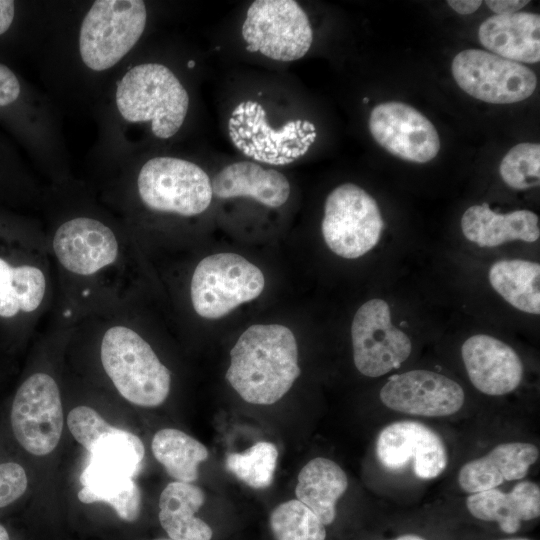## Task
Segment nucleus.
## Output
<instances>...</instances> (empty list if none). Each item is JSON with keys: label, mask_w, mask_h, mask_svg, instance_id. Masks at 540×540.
<instances>
[{"label": "nucleus", "mask_w": 540, "mask_h": 540, "mask_svg": "<svg viewBox=\"0 0 540 540\" xmlns=\"http://www.w3.org/2000/svg\"><path fill=\"white\" fill-rule=\"evenodd\" d=\"M0 126L24 150L47 185L74 177L60 109L47 93L0 59Z\"/></svg>", "instance_id": "6"}, {"label": "nucleus", "mask_w": 540, "mask_h": 540, "mask_svg": "<svg viewBox=\"0 0 540 540\" xmlns=\"http://www.w3.org/2000/svg\"><path fill=\"white\" fill-rule=\"evenodd\" d=\"M394 540H426L424 539L423 537L419 536V535H415V534H406V535H402Z\"/></svg>", "instance_id": "38"}, {"label": "nucleus", "mask_w": 540, "mask_h": 540, "mask_svg": "<svg viewBox=\"0 0 540 540\" xmlns=\"http://www.w3.org/2000/svg\"><path fill=\"white\" fill-rule=\"evenodd\" d=\"M155 540H174V539H171V538H159V539H155Z\"/></svg>", "instance_id": "50"}, {"label": "nucleus", "mask_w": 540, "mask_h": 540, "mask_svg": "<svg viewBox=\"0 0 540 540\" xmlns=\"http://www.w3.org/2000/svg\"><path fill=\"white\" fill-rule=\"evenodd\" d=\"M300 373L293 332L280 324H255L231 349L225 377L244 401L271 405L290 390Z\"/></svg>", "instance_id": "7"}, {"label": "nucleus", "mask_w": 540, "mask_h": 540, "mask_svg": "<svg viewBox=\"0 0 540 540\" xmlns=\"http://www.w3.org/2000/svg\"><path fill=\"white\" fill-rule=\"evenodd\" d=\"M383 227L377 202L363 188L344 183L327 196L321 230L336 255L346 259L363 256L376 246Z\"/></svg>", "instance_id": "9"}, {"label": "nucleus", "mask_w": 540, "mask_h": 540, "mask_svg": "<svg viewBox=\"0 0 540 540\" xmlns=\"http://www.w3.org/2000/svg\"><path fill=\"white\" fill-rule=\"evenodd\" d=\"M466 506L475 518L497 522L503 532L513 534L522 521L539 517L540 488L535 482L521 481L508 493L497 488L474 493L467 497Z\"/></svg>", "instance_id": "22"}, {"label": "nucleus", "mask_w": 540, "mask_h": 540, "mask_svg": "<svg viewBox=\"0 0 540 540\" xmlns=\"http://www.w3.org/2000/svg\"><path fill=\"white\" fill-rule=\"evenodd\" d=\"M47 184L0 131V207L40 213Z\"/></svg>", "instance_id": "24"}, {"label": "nucleus", "mask_w": 540, "mask_h": 540, "mask_svg": "<svg viewBox=\"0 0 540 540\" xmlns=\"http://www.w3.org/2000/svg\"><path fill=\"white\" fill-rule=\"evenodd\" d=\"M368 102H369V98L365 97V98L363 99V103L366 104V103H368Z\"/></svg>", "instance_id": "49"}, {"label": "nucleus", "mask_w": 540, "mask_h": 540, "mask_svg": "<svg viewBox=\"0 0 540 540\" xmlns=\"http://www.w3.org/2000/svg\"><path fill=\"white\" fill-rule=\"evenodd\" d=\"M375 451L378 461L389 470L402 469L412 460L414 474L420 479L436 478L448 463L442 438L418 421H397L384 427Z\"/></svg>", "instance_id": "15"}, {"label": "nucleus", "mask_w": 540, "mask_h": 540, "mask_svg": "<svg viewBox=\"0 0 540 540\" xmlns=\"http://www.w3.org/2000/svg\"><path fill=\"white\" fill-rule=\"evenodd\" d=\"M0 540H10L7 530L1 524H0Z\"/></svg>", "instance_id": "40"}, {"label": "nucleus", "mask_w": 540, "mask_h": 540, "mask_svg": "<svg viewBox=\"0 0 540 540\" xmlns=\"http://www.w3.org/2000/svg\"><path fill=\"white\" fill-rule=\"evenodd\" d=\"M237 131H238V134H239L240 139L246 140L245 126H242V125H241L239 128H237Z\"/></svg>", "instance_id": "41"}, {"label": "nucleus", "mask_w": 540, "mask_h": 540, "mask_svg": "<svg viewBox=\"0 0 540 540\" xmlns=\"http://www.w3.org/2000/svg\"><path fill=\"white\" fill-rule=\"evenodd\" d=\"M67 423L74 439L89 452L103 435L114 428L95 409L84 405L69 412Z\"/></svg>", "instance_id": "34"}, {"label": "nucleus", "mask_w": 540, "mask_h": 540, "mask_svg": "<svg viewBox=\"0 0 540 540\" xmlns=\"http://www.w3.org/2000/svg\"><path fill=\"white\" fill-rule=\"evenodd\" d=\"M148 22L143 0L57 1L32 59L58 108L89 113L139 47Z\"/></svg>", "instance_id": "2"}, {"label": "nucleus", "mask_w": 540, "mask_h": 540, "mask_svg": "<svg viewBox=\"0 0 540 540\" xmlns=\"http://www.w3.org/2000/svg\"><path fill=\"white\" fill-rule=\"evenodd\" d=\"M278 450L275 444L259 441L244 452L230 453L226 457V468L251 488L269 487L277 467Z\"/></svg>", "instance_id": "32"}, {"label": "nucleus", "mask_w": 540, "mask_h": 540, "mask_svg": "<svg viewBox=\"0 0 540 540\" xmlns=\"http://www.w3.org/2000/svg\"><path fill=\"white\" fill-rule=\"evenodd\" d=\"M244 107H245V102H241L240 104H238L232 112V117L235 118L239 115H244Z\"/></svg>", "instance_id": "39"}, {"label": "nucleus", "mask_w": 540, "mask_h": 540, "mask_svg": "<svg viewBox=\"0 0 540 540\" xmlns=\"http://www.w3.org/2000/svg\"><path fill=\"white\" fill-rule=\"evenodd\" d=\"M55 281L41 218L0 207V334L21 341L54 305Z\"/></svg>", "instance_id": "4"}, {"label": "nucleus", "mask_w": 540, "mask_h": 540, "mask_svg": "<svg viewBox=\"0 0 540 540\" xmlns=\"http://www.w3.org/2000/svg\"><path fill=\"white\" fill-rule=\"evenodd\" d=\"M265 285L261 270L235 253H217L198 262L189 281L193 311L204 319L221 318L257 298Z\"/></svg>", "instance_id": "8"}, {"label": "nucleus", "mask_w": 540, "mask_h": 540, "mask_svg": "<svg viewBox=\"0 0 540 540\" xmlns=\"http://www.w3.org/2000/svg\"><path fill=\"white\" fill-rule=\"evenodd\" d=\"M503 540H529L526 538H510V539H503Z\"/></svg>", "instance_id": "48"}, {"label": "nucleus", "mask_w": 540, "mask_h": 540, "mask_svg": "<svg viewBox=\"0 0 540 540\" xmlns=\"http://www.w3.org/2000/svg\"><path fill=\"white\" fill-rule=\"evenodd\" d=\"M529 1L527 0H487L486 4L496 15L510 14L520 11Z\"/></svg>", "instance_id": "36"}, {"label": "nucleus", "mask_w": 540, "mask_h": 540, "mask_svg": "<svg viewBox=\"0 0 540 540\" xmlns=\"http://www.w3.org/2000/svg\"><path fill=\"white\" fill-rule=\"evenodd\" d=\"M461 355L471 383L484 394L511 393L522 381L520 357L495 337L485 334L469 337L462 345Z\"/></svg>", "instance_id": "17"}, {"label": "nucleus", "mask_w": 540, "mask_h": 540, "mask_svg": "<svg viewBox=\"0 0 540 540\" xmlns=\"http://www.w3.org/2000/svg\"><path fill=\"white\" fill-rule=\"evenodd\" d=\"M374 140L390 154L405 161L426 163L440 150L434 125L412 106L389 101L373 108L368 121Z\"/></svg>", "instance_id": "14"}, {"label": "nucleus", "mask_w": 540, "mask_h": 540, "mask_svg": "<svg viewBox=\"0 0 540 540\" xmlns=\"http://www.w3.org/2000/svg\"><path fill=\"white\" fill-rule=\"evenodd\" d=\"M382 403L396 412L444 417L464 404L462 387L445 375L429 370H411L390 377L380 391Z\"/></svg>", "instance_id": "16"}, {"label": "nucleus", "mask_w": 540, "mask_h": 540, "mask_svg": "<svg viewBox=\"0 0 540 540\" xmlns=\"http://www.w3.org/2000/svg\"><path fill=\"white\" fill-rule=\"evenodd\" d=\"M205 502L204 491L191 483L170 482L159 498V521L174 540H211V527L195 513Z\"/></svg>", "instance_id": "25"}, {"label": "nucleus", "mask_w": 540, "mask_h": 540, "mask_svg": "<svg viewBox=\"0 0 540 540\" xmlns=\"http://www.w3.org/2000/svg\"><path fill=\"white\" fill-rule=\"evenodd\" d=\"M144 455L138 436L114 427L94 444L84 469L108 478H133L140 471Z\"/></svg>", "instance_id": "27"}, {"label": "nucleus", "mask_w": 540, "mask_h": 540, "mask_svg": "<svg viewBox=\"0 0 540 540\" xmlns=\"http://www.w3.org/2000/svg\"><path fill=\"white\" fill-rule=\"evenodd\" d=\"M55 297L49 318L74 326L90 316L139 305V243L86 180L47 185L40 211Z\"/></svg>", "instance_id": "1"}, {"label": "nucleus", "mask_w": 540, "mask_h": 540, "mask_svg": "<svg viewBox=\"0 0 540 540\" xmlns=\"http://www.w3.org/2000/svg\"><path fill=\"white\" fill-rule=\"evenodd\" d=\"M27 486L28 478L21 465L15 462L0 464V508L20 498Z\"/></svg>", "instance_id": "35"}, {"label": "nucleus", "mask_w": 540, "mask_h": 540, "mask_svg": "<svg viewBox=\"0 0 540 540\" xmlns=\"http://www.w3.org/2000/svg\"><path fill=\"white\" fill-rule=\"evenodd\" d=\"M11 426L19 444L43 456L58 445L63 430V407L56 378L36 370L19 385L11 407Z\"/></svg>", "instance_id": "11"}, {"label": "nucleus", "mask_w": 540, "mask_h": 540, "mask_svg": "<svg viewBox=\"0 0 540 540\" xmlns=\"http://www.w3.org/2000/svg\"><path fill=\"white\" fill-rule=\"evenodd\" d=\"M140 318L139 305H131L85 318L73 331L96 345L101 370L125 400L156 407L170 393L172 374L146 338Z\"/></svg>", "instance_id": "5"}, {"label": "nucleus", "mask_w": 540, "mask_h": 540, "mask_svg": "<svg viewBox=\"0 0 540 540\" xmlns=\"http://www.w3.org/2000/svg\"><path fill=\"white\" fill-rule=\"evenodd\" d=\"M447 4L461 15L472 14L482 4L480 0H449Z\"/></svg>", "instance_id": "37"}, {"label": "nucleus", "mask_w": 540, "mask_h": 540, "mask_svg": "<svg viewBox=\"0 0 540 540\" xmlns=\"http://www.w3.org/2000/svg\"><path fill=\"white\" fill-rule=\"evenodd\" d=\"M152 452L156 460L176 481L191 483L197 480L198 466L208 456L207 448L185 432L165 428L153 437Z\"/></svg>", "instance_id": "29"}, {"label": "nucleus", "mask_w": 540, "mask_h": 540, "mask_svg": "<svg viewBox=\"0 0 540 540\" xmlns=\"http://www.w3.org/2000/svg\"><path fill=\"white\" fill-rule=\"evenodd\" d=\"M310 146L303 145V147L300 149V155L303 156L309 149Z\"/></svg>", "instance_id": "46"}, {"label": "nucleus", "mask_w": 540, "mask_h": 540, "mask_svg": "<svg viewBox=\"0 0 540 540\" xmlns=\"http://www.w3.org/2000/svg\"><path fill=\"white\" fill-rule=\"evenodd\" d=\"M82 489L78 499L85 504L104 502L126 522L138 519L141 510V493L133 480H80Z\"/></svg>", "instance_id": "30"}, {"label": "nucleus", "mask_w": 540, "mask_h": 540, "mask_svg": "<svg viewBox=\"0 0 540 540\" xmlns=\"http://www.w3.org/2000/svg\"><path fill=\"white\" fill-rule=\"evenodd\" d=\"M306 136L308 138V142L312 144L315 141L317 134L316 132H309V133H306Z\"/></svg>", "instance_id": "42"}, {"label": "nucleus", "mask_w": 540, "mask_h": 540, "mask_svg": "<svg viewBox=\"0 0 540 540\" xmlns=\"http://www.w3.org/2000/svg\"><path fill=\"white\" fill-rule=\"evenodd\" d=\"M309 121H302L301 129L304 133H309Z\"/></svg>", "instance_id": "43"}, {"label": "nucleus", "mask_w": 540, "mask_h": 540, "mask_svg": "<svg viewBox=\"0 0 540 540\" xmlns=\"http://www.w3.org/2000/svg\"><path fill=\"white\" fill-rule=\"evenodd\" d=\"M451 70L464 92L492 104L523 101L537 87V77L530 68L480 49L459 52Z\"/></svg>", "instance_id": "12"}, {"label": "nucleus", "mask_w": 540, "mask_h": 540, "mask_svg": "<svg viewBox=\"0 0 540 540\" xmlns=\"http://www.w3.org/2000/svg\"><path fill=\"white\" fill-rule=\"evenodd\" d=\"M269 526L275 540H325V525L297 499L277 505L270 514Z\"/></svg>", "instance_id": "31"}, {"label": "nucleus", "mask_w": 540, "mask_h": 540, "mask_svg": "<svg viewBox=\"0 0 540 540\" xmlns=\"http://www.w3.org/2000/svg\"><path fill=\"white\" fill-rule=\"evenodd\" d=\"M228 124H231V125L234 126L235 128H236V127L239 128V127L241 126V124L239 123V121H238L236 118H234V117H231V118L229 119V123H228Z\"/></svg>", "instance_id": "44"}, {"label": "nucleus", "mask_w": 540, "mask_h": 540, "mask_svg": "<svg viewBox=\"0 0 540 540\" xmlns=\"http://www.w3.org/2000/svg\"><path fill=\"white\" fill-rule=\"evenodd\" d=\"M351 339L357 370L372 378L400 367L412 350L410 338L392 324L389 305L378 298L365 302L355 313Z\"/></svg>", "instance_id": "13"}, {"label": "nucleus", "mask_w": 540, "mask_h": 540, "mask_svg": "<svg viewBox=\"0 0 540 540\" xmlns=\"http://www.w3.org/2000/svg\"><path fill=\"white\" fill-rule=\"evenodd\" d=\"M493 289L516 309L539 315L540 264L511 259L495 262L488 275Z\"/></svg>", "instance_id": "28"}, {"label": "nucleus", "mask_w": 540, "mask_h": 540, "mask_svg": "<svg viewBox=\"0 0 540 540\" xmlns=\"http://www.w3.org/2000/svg\"><path fill=\"white\" fill-rule=\"evenodd\" d=\"M57 1L0 0V59L33 58L52 20Z\"/></svg>", "instance_id": "18"}, {"label": "nucleus", "mask_w": 540, "mask_h": 540, "mask_svg": "<svg viewBox=\"0 0 540 540\" xmlns=\"http://www.w3.org/2000/svg\"><path fill=\"white\" fill-rule=\"evenodd\" d=\"M461 228L464 236L480 247H495L514 240L535 242L540 236L536 213L516 210L500 214L486 203L469 207L462 215Z\"/></svg>", "instance_id": "23"}, {"label": "nucleus", "mask_w": 540, "mask_h": 540, "mask_svg": "<svg viewBox=\"0 0 540 540\" xmlns=\"http://www.w3.org/2000/svg\"><path fill=\"white\" fill-rule=\"evenodd\" d=\"M195 66H196L195 60H188V61H187V67H188L189 69H194Z\"/></svg>", "instance_id": "45"}, {"label": "nucleus", "mask_w": 540, "mask_h": 540, "mask_svg": "<svg viewBox=\"0 0 540 540\" xmlns=\"http://www.w3.org/2000/svg\"><path fill=\"white\" fill-rule=\"evenodd\" d=\"M211 184L213 194L220 199L250 197L269 208L285 204L291 191L288 179L281 172L250 161L225 166Z\"/></svg>", "instance_id": "21"}, {"label": "nucleus", "mask_w": 540, "mask_h": 540, "mask_svg": "<svg viewBox=\"0 0 540 540\" xmlns=\"http://www.w3.org/2000/svg\"><path fill=\"white\" fill-rule=\"evenodd\" d=\"M241 33L248 52L283 62L304 57L313 41L309 18L294 0L254 1Z\"/></svg>", "instance_id": "10"}, {"label": "nucleus", "mask_w": 540, "mask_h": 540, "mask_svg": "<svg viewBox=\"0 0 540 540\" xmlns=\"http://www.w3.org/2000/svg\"><path fill=\"white\" fill-rule=\"evenodd\" d=\"M348 478L334 461L317 457L299 472L295 488L297 500L310 508L326 526L336 518V504L346 492Z\"/></svg>", "instance_id": "26"}, {"label": "nucleus", "mask_w": 540, "mask_h": 540, "mask_svg": "<svg viewBox=\"0 0 540 540\" xmlns=\"http://www.w3.org/2000/svg\"><path fill=\"white\" fill-rule=\"evenodd\" d=\"M499 172L502 180L516 190H526L540 183V145L523 142L503 157Z\"/></svg>", "instance_id": "33"}, {"label": "nucleus", "mask_w": 540, "mask_h": 540, "mask_svg": "<svg viewBox=\"0 0 540 540\" xmlns=\"http://www.w3.org/2000/svg\"><path fill=\"white\" fill-rule=\"evenodd\" d=\"M302 120L298 119L295 121V130L301 129Z\"/></svg>", "instance_id": "47"}, {"label": "nucleus", "mask_w": 540, "mask_h": 540, "mask_svg": "<svg viewBox=\"0 0 540 540\" xmlns=\"http://www.w3.org/2000/svg\"><path fill=\"white\" fill-rule=\"evenodd\" d=\"M478 36L487 50L502 58L530 64L540 60L539 14H495L482 22Z\"/></svg>", "instance_id": "20"}, {"label": "nucleus", "mask_w": 540, "mask_h": 540, "mask_svg": "<svg viewBox=\"0 0 540 540\" xmlns=\"http://www.w3.org/2000/svg\"><path fill=\"white\" fill-rule=\"evenodd\" d=\"M538 458L539 450L531 443H503L485 456L464 464L458 474V483L462 490L471 494L493 489L505 481L524 478Z\"/></svg>", "instance_id": "19"}, {"label": "nucleus", "mask_w": 540, "mask_h": 540, "mask_svg": "<svg viewBox=\"0 0 540 540\" xmlns=\"http://www.w3.org/2000/svg\"><path fill=\"white\" fill-rule=\"evenodd\" d=\"M189 109L190 94L174 70L163 62L138 58L134 51L89 112L97 126L93 175L135 155L143 129L156 140L173 139Z\"/></svg>", "instance_id": "3"}]
</instances>
